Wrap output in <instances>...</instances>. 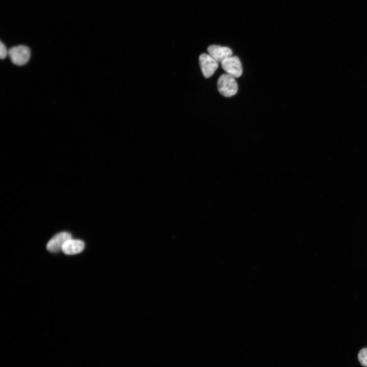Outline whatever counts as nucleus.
<instances>
[{"instance_id": "obj_2", "label": "nucleus", "mask_w": 367, "mask_h": 367, "mask_svg": "<svg viewBox=\"0 0 367 367\" xmlns=\"http://www.w3.org/2000/svg\"><path fill=\"white\" fill-rule=\"evenodd\" d=\"M8 56L13 64L22 66L29 61L31 51L28 46L20 45L10 48L8 50Z\"/></svg>"}, {"instance_id": "obj_1", "label": "nucleus", "mask_w": 367, "mask_h": 367, "mask_svg": "<svg viewBox=\"0 0 367 367\" xmlns=\"http://www.w3.org/2000/svg\"><path fill=\"white\" fill-rule=\"evenodd\" d=\"M219 92L225 97H231L235 95L238 89L235 78L231 75L224 73L221 75L217 81Z\"/></svg>"}, {"instance_id": "obj_7", "label": "nucleus", "mask_w": 367, "mask_h": 367, "mask_svg": "<svg viewBox=\"0 0 367 367\" xmlns=\"http://www.w3.org/2000/svg\"><path fill=\"white\" fill-rule=\"evenodd\" d=\"M84 242L80 240L70 239L63 245L62 251L67 255H73L81 252L84 249Z\"/></svg>"}, {"instance_id": "obj_3", "label": "nucleus", "mask_w": 367, "mask_h": 367, "mask_svg": "<svg viewBox=\"0 0 367 367\" xmlns=\"http://www.w3.org/2000/svg\"><path fill=\"white\" fill-rule=\"evenodd\" d=\"M222 69L226 73L234 78L240 77L243 69L241 61L237 56H231L223 60L221 63Z\"/></svg>"}, {"instance_id": "obj_9", "label": "nucleus", "mask_w": 367, "mask_h": 367, "mask_svg": "<svg viewBox=\"0 0 367 367\" xmlns=\"http://www.w3.org/2000/svg\"><path fill=\"white\" fill-rule=\"evenodd\" d=\"M8 55V50H7L5 44L1 41L0 43V58L1 59H5L7 55Z\"/></svg>"}, {"instance_id": "obj_4", "label": "nucleus", "mask_w": 367, "mask_h": 367, "mask_svg": "<svg viewBox=\"0 0 367 367\" xmlns=\"http://www.w3.org/2000/svg\"><path fill=\"white\" fill-rule=\"evenodd\" d=\"M202 73L206 78L211 77L218 67L219 63L208 54L203 53L199 57Z\"/></svg>"}, {"instance_id": "obj_8", "label": "nucleus", "mask_w": 367, "mask_h": 367, "mask_svg": "<svg viewBox=\"0 0 367 367\" xmlns=\"http://www.w3.org/2000/svg\"><path fill=\"white\" fill-rule=\"evenodd\" d=\"M358 359L362 365L367 367V348L360 350L358 354Z\"/></svg>"}, {"instance_id": "obj_5", "label": "nucleus", "mask_w": 367, "mask_h": 367, "mask_svg": "<svg viewBox=\"0 0 367 367\" xmlns=\"http://www.w3.org/2000/svg\"><path fill=\"white\" fill-rule=\"evenodd\" d=\"M71 239V235L67 232H62L54 235L46 245L47 250L51 252H57L60 250L64 244L68 240Z\"/></svg>"}, {"instance_id": "obj_6", "label": "nucleus", "mask_w": 367, "mask_h": 367, "mask_svg": "<svg viewBox=\"0 0 367 367\" xmlns=\"http://www.w3.org/2000/svg\"><path fill=\"white\" fill-rule=\"evenodd\" d=\"M208 54L218 63H221L225 59L232 56L231 49L226 46L211 45L207 48Z\"/></svg>"}]
</instances>
